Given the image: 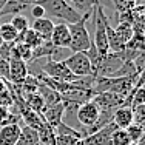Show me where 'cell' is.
<instances>
[{
	"instance_id": "2e32d148",
	"label": "cell",
	"mask_w": 145,
	"mask_h": 145,
	"mask_svg": "<svg viewBox=\"0 0 145 145\" xmlns=\"http://www.w3.org/2000/svg\"><path fill=\"white\" fill-rule=\"evenodd\" d=\"M11 57L20 59L23 62H33V48L25 43L14 42L11 48Z\"/></svg>"
},
{
	"instance_id": "8992f818",
	"label": "cell",
	"mask_w": 145,
	"mask_h": 145,
	"mask_svg": "<svg viewBox=\"0 0 145 145\" xmlns=\"http://www.w3.org/2000/svg\"><path fill=\"white\" fill-rule=\"evenodd\" d=\"M93 102L97 105V108L101 111L114 113L117 108L125 106V99H122L120 96L114 94V93H101V94H96L93 97Z\"/></svg>"
},
{
	"instance_id": "6da1fadb",
	"label": "cell",
	"mask_w": 145,
	"mask_h": 145,
	"mask_svg": "<svg viewBox=\"0 0 145 145\" xmlns=\"http://www.w3.org/2000/svg\"><path fill=\"white\" fill-rule=\"evenodd\" d=\"M36 5L42 6L45 9V14H48L53 19H60L67 25L77 23L84 17V14L74 9L67 0H37Z\"/></svg>"
},
{
	"instance_id": "ab89813d",
	"label": "cell",
	"mask_w": 145,
	"mask_h": 145,
	"mask_svg": "<svg viewBox=\"0 0 145 145\" xmlns=\"http://www.w3.org/2000/svg\"><path fill=\"white\" fill-rule=\"evenodd\" d=\"M6 2H8V0H0V12H2V9H3V6L6 5Z\"/></svg>"
},
{
	"instance_id": "d6a6232c",
	"label": "cell",
	"mask_w": 145,
	"mask_h": 145,
	"mask_svg": "<svg viewBox=\"0 0 145 145\" xmlns=\"http://www.w3.org/2000/svg\"><path fill=\"white\" fill-rule=\"evenodd\" d=\"M11 48H12V43H2L0 45V59L2 60H9L11 59Z\"/></svg>"
},
{
	"instance_id": "d6986e66",
	"label": "cell",
	"mask_w": 145,
	"mask_h": 145,
	"mask_svg": "<svg viewBox=\"0 0 145 145\" xmlns=\"http://www.w3.org/2000/svg\"><path fill=\"white\" fill-rule=\"evenodd\" d=\"M37 133H39V145H56V133L45 120Z\"/></svg>"
},
{
	"instance_id": "30bf717a",
	"label": "cell",
	"mask_w": 145,
	"mask_h": 145,
	"mask_svg": "<svg viewBox=\"0 0 145 145\" xmlns=\"http://www.w3.org/2000/svg\"><path fill=\"white\" fill-rule=\"evenodd\" d=\"M50 42L53 43L54 46H59V48H70L71 36H70V29H68L67 23L62 22V23H59V25H54Z\"/></svg>"
},
{
	"instance_id": "5b68a950",
	"label": "cell",
	"mask_w": 145,
	"mask_h": 145,
	"mask_svg": "<svg viewBox=\"0 0 145 145\" xmlns=\"http://www.w3.org/2000/svg\"><path fill=\"white\" fill-rule=\"evenodd\" d=\"M99 116H101V110H99L97 105L93 102V99L88 102H85V103H82L77 108V111H76L77 122L80 123L84 128H88V127L94 125V123L97 122Z\"/></svg>"
},
{
	"instance_id": "8d00e7d4",
	"label": "cell",
	"mask_w": 145,
	"mask_h": 145,
	"mask_svg": "<svg viewBox=\"0 0 145 145\" xmlns=\"http://www.w3.org/2000/svg\"><path fill=\"white\" fill-rule=\"evenodd\" d=\"M125 2H127V5L130 6V9H133L134 6H136V0H125Z\"/></svg>"
},
{
	"instance_id": "d4e9b609",
	"label": "cell",
	"mask_w": 145,
	"mask_h": 145,
	"mask_svg": "<svg viewBox=\"0 0 145 145\" xmlns=\"http://www.w3.org/2000/svg\"><path fill=\"white\" fill-rule=\"evenodd\" d=\"M67 2L74 9H77L80 14H87V12H91V9L94 8L96 3L102 2V0H67Z\"/></svg>"
},
{
	"instance_id": "ac0fdd59",
	"label": "cell",
	"mask_w": 145,
	"mask_h": 145,
	"mask_svg": "<svg viewBox=\"0 0 145 145\" xmlns=\"http://www.w3.org/2000/svg\"><path fill=\"white\" fill-rule=\"evenodd\" d=\"M16 42L25 43V45H28V46H31V48L34 50V48H37L40 43L43 42V39H42V37H40L33 28H28V29L25 31V33L19 34V37H17Z\"/></svg>"
},
{
	"instance_id": "ba28073f",
	"label": "cell",
	"mask_w": 145,
	"mask_h": 145,
	"mask_svg": "<svg viewBox=\"0 0 145 145\" xmlns=\"http://www.w3.org/2000/svg\"><path fill=\"white\" fill-rule=\"evenodd\" d=\"M28 74L29 71H28L26 62L20 60V59H14V57L9 59V80H8L9 84L20 85Z\"/></svg>"
},
{
	"instance_id": "277c9868",
	"label": "cell",
	"mask_w": 145,
	"mask_h": 145,
	"mask_svg": "<svg viewBox=\"0 0 145 145\" xmlns=\"http://www.w3.org/2000/svg\"><path fill=\"white\" fill-rule=\"evenodd\" d=\"M42 72H43V74H46L48 77L57 79V80H62V82H72V80L77 79L67 68L65 62H54V60H50V59L43 63Z\"/></svg>"
},
{
	"instance_id": "f35d334b",
	"label": "cell",
	"mask_w": 145,
	"mask_h": 145,
	"mask_svg": "<svg viewBox=\"0 0 145 145\" xmlns=\"http://www.w3.org/2000/svg\"><path fill=\"white\" fill-rule=\"evenodd\" d=\"M134 145H145V134H144V136H142V137H140V139H139V140H137V142H136V144H134Z\"/></svg>"
},
{
	"instance_id": "7a4b0ae2",
	"label": "cell",
	"mask_w": 145,
	"mask_h": 145,
	"mask_svg": "<svg viewBox=\"0 0 145 145\" xmlns=\"http://www.w3.org/2000/svg\"><path fill=\"white\" fill-rule=\"evenodd\" d=\"M89 17H91V12H87V14H84V17L77 23L68 25L70 36H71V42H70V48L68 50L71 53H85L91 46L93 40H91L89 33L87 29V22H88Z\"/></svg>"
},
{
	"instance_id": "e0dca14e",
	"label": "cell",
	"mask_w": 145,
	"mask_h": 145,
	"mask_svg": "<svg viewBox=\"0 0 145 145\" xmlns=\"http://www.w3.org/2000/svg\"><path fill=\"white\" fill-rule=\"evenodd\" d=\"M37 93L42 96V99L45 102V106H50V105H54V103H57V102H62L60 94L56 93L54 89H51L48 85L42 84L40 80H39V89H37Z\"/></svg>"
},
{
	"instance_id": "9a60e30c",
	"label": "cell",
	"mask_w": 145,
	"mask_h": 145,
	"mask_svg": "<svg viewBox=\"0 0 145 145\" xmlns=\"http://www.w3.org/2000/svg\"><path fill=\"white\" fill-rule=\"evenodd\" d=\"M16 145H39V133H37V130H33L29 127L23 125Z\"/></svg>"
},
{
	"instance_id": "ffe728a7",
	"label": "cell",
	"mask_w": 145,
	"mask_h": 145,
	"mask_svg": "<svg viewBox=\"0 0 145 145\" xmlns=\"http://www.w3.org/2000/svg\"><path fill=\"white\" fill-rule=\"evenodd\" d=\"M114 34L117 37V40H119L120 43L127 45L130 42L131 39H133L134 36V31H133V26L130 25V23H125V22H120L119 25L114 28Z\"/></svg>"
},
{
	"instance_id": "52a82bcc",
	"label": "cell",
	"mask_w": 145,
	"mask_h": 145,
	"mask_svg": "<svg viewBox=\"0 0 145 145\" xmlns=\"http://www.w3.org/2000/svg\"><path fill=\"white\" fill-rule=\"evenodd\" d=\"M114 130H116V125L111 122L106 127H103L102 130L84 137L79 142V145H111V134Z\"/></svg>"
},
{
	"instance_id": "b9f144b4",
	"label": "cell",
	"mask_w": 145,
	"mask_h": 145,
	"mask_svg": "<svg viewBox=\"0 0 145 145\" xmlns=\"http://www.w3.org/2000/svg\"><path fill=\"white\" fill-rule=\"evenodd\" d=\"M131 145H134V144H131Z\"/></svg>"
},
{
	"instance_id": "3957f363",
	"label": "cell",
	"mask_w": 145,
	"mask_h": 145,
	"mask_svg": "<svg viewBox=\"0 0 145 145\" xmlns=\"http://www.w3.org/2000/svg\"><path fill=\"white\" fill-rule=\"evenodd\" d=\"M65 65L76 77H84V76H93L91 63L85 53H71L65 59Z\"/></svg>"
},
{
	"instance_id": "8fae6325",
	"label": "cell",
	"mask_w": 145,
	"mask_h": 145,
	"mask_svg": "<svg viewBox=\"0 0 145 145\" xmlns=\"http://www.w3.org/2000/svg\"><path fill=\"white\" fill-rule=\"evenodd\" d=\"M62 102H68V103H74V105H82V103L91 101L94 97V91L88 89V91H80V89H70V91L63 93L60 96Z\"/></svg>"
},
{
	"instance_id": "74e56055",
	"label": "cell",
	"mask_w": 145,
	"mask_h": 145,
	"mask_svg": "<svg viewBox=\"0 0 145 145\" xmlns=\"http://www.w3.org/2000/svg\"><path fill=\"white\" fill-rule=\"evenodd\" d=\"M20 2H23V3H26V5H36L37 3V0H20Z\"/></svg>"
},
{
	"instance_id": "e575fe53",
	"label": "cell",
	"mask_w": 145,
	"mask_h": 145,
	"mask_svg": "<svg viewBox=\"0 0 145 145\" xmlns=\"http://www.w3.org/2000/svg\"><path fill=\"white\" fill-rule=\"evenodd\" d=\"M31 16H33L34 20L42 19V17H45V9L40 5H31Z\"/></svg>"
},
{
	"instance_id": "60d3db41",
	"label": "cell",
	"mask_w": 145,
	"mask_h": 145,
	"mask_svg": "<svg viewBox=\"0 0 145 145\" xmlns=\"http://www.w3.org/2000/svg\"><path fill=\"white\" fill-rule=\"evenodd\" d=\"M3 43V40H2V37H0V45H2Z\"/></svg>"
},
{
	"instance_id": "cb8c5ba5",
	"label": "cell",
	"mask_w": 145,
	"mask_h": 145,
	"mask_svg": "<svg viewBox=\"0 0 145 145\" xmlns=\"http://www.w3.org/2000/svg\"><path fill=\"white\" fill-rule=\"evenodd\" d=\"M0 37H2L3 43H14L17 40V37H19V33L11 25V22L2 23L0 25Z\"/></svg>"
},
{
	"instance_id": "9c48e42d",
	"label": "cell",
	"mask_w": 145,
	"mask_h": 145,
	"mask_svg": "<svg viewBox=\"0 0 145 145\" xmlns=\"http://www.w3.org/2000/svg\"><path fill=\"white\" fill-rule=\"evenodd\" d=\"M63 116H65L63 102H57V103H54V105L45 106V111L42 114V119L54 130L60 122H63Z\"/></svg>"
},
{
	"instance_id": "83f0119b",
	"label": "cell",
	"mask_w": 145,
	"mask_h": 145,
	"mask_svg": "<svg viewBox=\"0 0 145 145\" xmlns=\"http://www.w3.org/2000/svg\"><path fill=\"white\" fill-rule=\"evenodd\" d=\"M11 25L16 28V31L19 34H22V33H25L26 29L29 28V23H28V19H26L25 16H22V14H17L12 17V20H11Z\"/></svg>"
},
{
	"instance_id": "44dd1931",
	"label": "cell",
	"mask_w": 145,
	"mask_h": 145,
	"mask_svg": "<svg viewBox=\"0 0 145 145\" xmlns=\"http://www.w3.org/2000/svg\"><path fill=\"white\" fill-rule=\"evenodd\" d=\"M23 99H25L26 105H28L29 108L33 110L34 113H36V114H39V116L43 114V111H45V102H43L42 96H40L39 93L28 94V96H25Z\"/></svg>"
},
{
	"instance_id": "4316f807",
	"label": "cell",
	"mask_w": 145,
	"mask_h": 145,
	"mask_svg": "<svg viewBox=\"0 0 145 145\" xmlns=\"http://www.w3.org/2000/svg\"><path fill=\"white\" fill-rule=\"evenodd\" d=\"M54 133L56 134H63V136H74V137H77V139H82L79 130H74L72 127H70L68 123H65V122L59 123L56 128H54Z\"/></svg>"
},
{
	"instance_id": "4dcf8cb0",
	"label": "cell",
	"mask_w": 145,
	"mask_h": 145,
	"mask_svg": "<svg viewBox=\"0 0 145 145\" xmlns=\"http://www.w3.org/2000/svg\"><path fill=\"white\" fill-rule=\"evenodd\" d=\"M82 139H77L74 136H63V134H56V145H79Z\"/></svg>"
},
{
	"instance_id": "f1b7e54d",
	"label": "cell",
	"mask_w": 145,
	"mask_h": 145,
	"mask_svg": "<svg viewBox=\"0 0 145 145\" xmlns=\"http://www.w3.org/2000/svg\"><path fill=\"white\" fill-rule=\"evenodd\" d=\"M139 105H145V87L133 89V96H131V108Z\"/></svg>"
},
{
	"instance_id": "1f68e13d",
	"label": "cell",
	"mask_w": 145,
	"mask_h": 145,
	"mask_svg": "<svg viewBox=\"0 0 145 145\" xmlns=\"http://www.w3.org/2000/svg\"><path fill=\"white\" fill-rule=\"evenodd\" d=\"M0 106H5V108H9V106H14V102H12L11 93H9L8 87H6L5 91L0 93Z\"/></svg>"
},
{
	"instance_id": "5bb4252c",
	"label": "cell",
	"mask_w": 145,
	"mask_h": 145,
	"mask_svg": "<svg viewBox=\"0 0 145 145\" xmlns=\"http://www.w3.org/2000/svg\"><path fill=\"white\" fill-rule=\"evenodd\" d=\"M33 29L36 31L43 40H50L51 34H53V29H54V23L51 19H46V17L36 19L33 23Z\"/></svg>"
},
{
	"instance_id": "7c38bea8",
	"label": "cell",
	"mask_w": 145,
	"mask_h": 145,
	"mask_svg": "<svg viewBox=\"0 0 145 145\" xmlns=\"http://www.w3.org/2000/svg\"><path fill=\"white\" fill-rule=\"evenodd\" d=\"M133 122H134V114H133V110L130 106H120V108H117L114 111V114H113V123L116 125V128L125 130Z\"/></svg>"
},
{
	"instance_id": "7402d4cb",
	"label": "cell",
	"mask_w": 145,
	"mask_h": 145,
	"mask_svg": "<svg viewBox=\"0 0 145 145\" xmlns=\"http://www.w3.org/2000/svg\"><path fill=\"white\" fill-rule=\"evenodd\" d=\"M28 8H29V5L20 2V0H8V2H6V5L3 6L2 12H0V17L5 16V14H14V16H17L19 12L26 11Z\"/></svg>"
},
{
	"instance_id": "836d02e7",
	"label": "cell",
	"mask_w": 145,
	"mask_h": 145,
	"mask_svg": "<svg viewBox=\"0 0 145 145\" xmlns=\"http://www.w3.org/2000/svg\"><path fill=\"white\" fill-rule=\"evenodd\" d=\"M0 77L9 80V60H2L0 59Z\"/></svg>"
},
{
	"instance_id": "4fadbf2b",
	"label": "cell",
	"mask_w": 145,
	"mask_h": 145,
	"mask_svg": "<svg viewBox=\"0 0 145 145\" xmlns=\"http://www.w3.org/2000/svg\"><path fill=\"white\" fill-rule=\"evenodd\" d=\"M20 123L17 125H6L0 128V145H16L20 136Z\"/></svg>"
},
{
	"instance_id": "484cf974",
	"label": "cell",
	"mask_w": 145,
	"mask_h": 145,
	"mask_svg": "<svg viewBox=\"0 0 145 145\" xmlns=\"http://www.w3.org/2000/svg\"><path fill=\"white\" fill-rule=\"evenodd\" d=\"M131 142L128 133L125 130H120V128H116L111 134V145H131Z\"/></svg>"
},
{
	"instance_id": "d590c367",
	"label": "cell",
	"mask_w": 145,
	"mask_h": 145,
	"mask_svg": "<svg viewBox=\"0 0 145 145\" xmlns=\"http://www.w3.org/2000/svg\"><path fill=\"white\" fill-rule=\"evenodd\" d=\"M5 89H6V80H5V79L0 77V93L5 91Z\"/></svg>"
},
{
	"instance_id": "f546056e",
	"label": "cell",
	"mask_w": 145,
	"mask_h": 145,
	"mask_svg": "<svg viewBox=\"0 0 145 145\" xmlns=\"http://www.w3.org/2000/svg\"><path fill=\"white\" fill-rule=\"evenodd\" d=\"M125 131L128 133V136H130V139H131V142H133V144H136L137 140H139L140 137L144 136V131H142V128H140V127L137 125V123H134V122L131 123L130 127H127Z\"/></svg>"
},
{
	"instance_id": "603a6c76",
	"label": "cell",
	"mask_w": 145,
	"mask_h": 145,
	"mask_svg": "<svg viewBox=\"0 0 145 145\" xmlns=\"http://www.w3.org/2000/svg\"><path fill=\"white\" fill-rule=\"evenodd\" d=\"M20 122H22V119L17 113H11L9 108L0 106V128L6 125H17Z\"/></svg>"
}]
</instances>
